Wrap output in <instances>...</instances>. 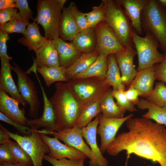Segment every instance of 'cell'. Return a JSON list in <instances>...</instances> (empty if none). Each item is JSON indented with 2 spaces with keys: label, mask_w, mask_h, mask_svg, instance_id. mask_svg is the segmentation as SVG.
Wrapping results in <instances>:
<instances>
[{
  "label": "cell",
  "mask_w": 166,
  "mask_h": 166,
  "mask_svg": "<svg viewBox=\"0 0 166 166\" xmlns=\"http://www.w3.org/2000/svg\"><path fill=\"white\" fill-rule=\"evenodd\" d=\"M128 131L118 134L109 144L106 152L116 156L125 151L127 162L133 154L166 166V128L164 125L142 117L126 121Z\"/></svg>",
  "instance_id": "obj_1"
},
{
  "label": "cell",
  "mask_w": 166,
  "mask_h": 166,
  "mask_svg": "<svg viewBox=\"0 0 166 166\" xmlns=\"http://www.w3.org/2000/svg\"><path fill=\"white\" fill-rule=\"evenodd\" d=\"M55 93L49 99L53 106L59 130L74 127L83 106L68 87L66 83L55 85Z\"/></svg>",
  "instance_id": "obj_2"
},
{
  "label": "cell",
  "mask_w": 166,
  "mask_h": 166,
  "mask_svg": "<svg viewBox=\"0 0 166 166\" xmlns=\"http://www.w3.org/2000/svg\"><path fill=\"white\" fill-rule=\"evenodd\" d=\"M142 30L152 34L166 52V11L158 0H149L141 14Z\"/></svg>",
  "instance_id": "obj_3"
},
{
  "label": "cell",
  "mask_w": 166,
  "mask_h": 166,
  "mask_svg": "<svg viewBox=\"0 0 166 166\" xmlns=\"http://www.w3.org/2000/svg\"><path fill=\"white\" fill-rule=\"evenodd\" d=\"M106 9L105 22L113 29L125 49L135 47L130 20L117 0H102Z\"/></svg>",
  "instance_id": "obj_4"
},
{
  "label": "cell",
  "mask_w": 166,
  "mask_h": 166,
  "mask_svg": "<svg viewBox=\"0 0 166 166\" xmlns=\"http://www.w3.org/2000/svg\"><path fill=\"white\" fill-rule=\"evenodd\" d=\"M66 83L83 106L105 95L111 87L106 78L97 77L73 78Z\"/></svg>",
  "instance_id": "obj_5"
},
{
  "label": "cell",
  "mask_w": 166,
  "mask_h": 166,
  "mask_svg": "<svg viewBox=\"0 0 166 166\" xmlns=\"http://www.w3.org/2000/svg\"><path fill=\"white\" fill-rule=\"evenodd\" d=\"M37 14L33 20L40 24L48 40L59 38V24L61 9L58 0H39L37 4Z\"/></svg>",
  "instance_id": "obj_6"
},
{
  "label": "cell",
  "mask_w": 166,
  "mask_h": 166,
  "mask_svg": "<svg viewBox=\"0 0 166 166\" xmlns=\"http://www.w3.org/2000/svg\"><path fill=\"white\" fill-rule=\"evenodd\" d=\"M145 33V36L142 37L132 28V41L138 57L137 71L160 63L164 58V54L158 50L159 44L157 40L150 33Z\"/></svg>",
  "instance_id": "obj_7"
},
{
  "label": "cell",
  "mask_w": 166,
  "mask_h": 166,
  "mask_svg": "<svg viewBox=\"0 0 166 166\" xmlns=\"http://www.w3.org/2000/svg\"><path fill=\"white\" fill-rule=\"evenodd\" d=\"M30 135L25 136L14 133L7 130L9 137L17 142L26 151L33 161V166H43L42 161L45 153L50 150L41 138L38 128L34 125L30 126Z\"/></svg>",
  "instance_id": "obj_8"
},
{
  "label": "cell",
  "mask_w": 166,
  "mask_h": 166,
  "mask_svg": "<svg viewBox=\"0 0 166 166\" xmlns=\"http://www.w3.org/2000/svg\"><path fill=\"white\" fill-rule=\"evenodd\" d=\"M13 64L14 66H12V70L15 72L18 77V91L30 106L28 114L31 118H36L39 112L40 102L35 84L26 72L16 63L13 62Z\"/></svg>",
  "instance_id": "obj_9"
},
{
  "label": "cell",
  "mask_w": 166,
  "mask_h": 166,
  "mask_svg": "<svg viewBox=\"0 0 166 166\" xmlns=\"http://www.w3.org/2000/svg\"><path fill=\"white\" fill-rule=\"evenodd\" d=\"M94 28L97 38L96 50L100 54L108 56L126 50L115 32L105 21L99 23Z\"/></svg>",
  "instance_id": "obj_10"
},
{
  "label": "cell",
  "mask_w": 166,
  "mask_h": 166,
  "mask_svg": "<svg viewBox=\"0 0 166 166\" xmlns=\"http://www.w3.org/2000/svg\"><path fill=\"white\" fill-rule=\"evenodd\" d=\"M39 133L52 135L63 141L65 144L73 147L86 155L90 161L94 159L93 154L83 140L81 128L73 127L58 131H51L43 129L38 130Z\"/></svg>",
  "instance_id": "obj_11"
},
{
  "label": "cell",
  "mask_w": 166,
  "mask_h": 166,
  "mask_svg": "<svg viewBox=\"0 0 166 166\" xmlns=\"http://www.w3.org/2000/svg\"><path fill=\"white\" fill-rule=\"evenodd\" d=\"M130 113L121 118H110L105 117L101 113L99 114L98 126L97 134L100 136L101 143L99 148L102 154L106 151L107 147L115 137L118 131L123 124L129 118L133 117Z\"/></svg>",
  "instance_id": "obj_12"
},
{
  "label": "cell",
  "mask_w": 166,
  "mask_h": 166,
  "mask_svg": "<svg viewBox=\"0 0 166 166\" xmlns=\"http://www.w3.org/2000/svg\"><path fill=\"white\" fill-rule=\"evenodd\" d=\"M44 142L48 146L50 152L49 156L56 160L64 158L73 160H85L87 156L75 148L60 142L55 137H51L44 134L39 133Z\"/></svg>",
  "instance_id": "obj_13"
},
{
  "label": "cell",
  "mask_w": 166,
  "mask_h": 166,
  "mask_svg": "<svg viewBox=\"0 0 166 166\" xmlns=\"http://www.w3.org/2000/svg\"><path fill=\"white\" fill-rule=\"evenodd\" d=\"M36 77L39 83L42 90L44 103V108L42 114L39 118H30L27 122V126L34 125L38 128H44V129L49 131H58L54 112L52 105L48 99L38 77Z\"/></svg>",
  "instance_id": "obj_14"
},
{
  "label": "cell",
  "mask_w": 166,
  "mask_h": 166,
  "mask_svg": "<svg viewBox=\"0 0 166 166\" xmlns=\"http://www.w3.org/2000/svg\"><path fill=\"white\" fill-rule=\"evenodd\" d=\"M99 114L86 126L81 128L83 137L90 147L94 156L93 160L89 161V166H108L109 164L108 161L102 155L97 142V129L99 123Z\"/></svg>",
  "instance_id": "obj_15"
},
{
  "label": "cell",
  "mask_w": 166,
  "mask_h": 166,
  "mask_svg": "<svg viewBox=\"0 0 166 166\" xmlns=\"http://www.w3.org/2000/svg\"><path fill=\"white\" fill-rule=\"evenodd\" d=\"M123 52L115 54L117 62L121 73L122 81L128 87L135 78L137 71L133 64L134 57L137 54L135 47L126 49Z\"/></svg>",
  "instance_id": "obj_16"
},
{
  "label": "cell",
  "mask_w": 166,
  "mask_h": 166,
  "mask_svg": "<svg viewBox=\"0 0 166 166\" xmlns=\"http://www.w3.org/2000/svg\"><path fill=\"white\" fill-rule=\"evenodd\" d=\"M20 103L0 90V111L8 118L20 125L27 126L28 119L25 116V108L20 109Z\"/></svg>",
  "instance_id": "obj_17"
},
{
  "label": "cell",
  "mask_w": 166,
  "mask_h": 166,
  "mask_svg": "<svg viewBox=\"0 0 166 166\" xmlns=\"http://www.w3.org/2000/svg\"><path fill=\"white\" fill-rule=\"evenodd\" d=\"M10 60L1 58L0 90L9 94L11 97L18 101L23 107H25L27 104L19 93L12 78L11 73L12 66L10 63Z\"/></svg>",
  "instance_id": "obj_18"
},
{
  "label": "cell",
  "mask_w": 166,
  "mask_h": 166,
  "mask_svg": "<svg viewBox=\"0 0 166 166\" xmlns=\"http://www.w3.org/2000/svg\"><path fill=\"white\" fill-rule=\"evenodd\" d=\"M156 64L147 68L137 71V73L128 88L137 90L140 96L146 98L153 89L156 80Z\"/></svg>",
  "instance_id": "obj_19"
},
{
  "label": "cell",
  "mask_w": 166,
  "mask_h": 166,
  "mask_svg": "<svg viewBox=\"0 0 166 166\" xmlns=\"http://www.w3.org/2000/svg\"><path fill=\"white\" fill-rule=\"evenodd\" d=\"M124 8L129 18L132 27L139 35L143 34L141 14L149 0H117Z\"/></svg>",
  "instance_id": "obj_20"
},
{
  "label": "cell",
  "mask_w": 166,
  "mask_h": 166,
  "mask_svg": "<svg viewBox=\"0 0 166 166\" xmlns=\"http://www.w3.org/2000/svg\"><path fill=\"white\" fill-rule=\"evenodd\" d=\"M36 54V58H33L34 63L31 68L36 69L37 67L60 66L57 53L52 40H48L37 50Z\"/></svg>",
  "instance_id": "obj_21"
},
{
  "label": "cell",
  "mask_w": 166,
  "mask_h": 166,
  "mask_svg": "<svg viewBox=\"0 0 166 166\" xmlns=\"http://www.w3.org/2000/svg\"><path fill=\"white\" fill-rule=\"evenodd\" d=\"M52 42L57 53L60 66L65 69L72 65L83 53L77 49L72 42H66L59 38Z\"/></svg>",
  "instance_id": "obj_22"
},
{
  "label": "cell",
  "mask_w": 166,
  "mask_h": 166,
  "mask_svg": "<svg viewBox=\"0 0 166 166\" xmlns=\"http://www.w3.org/2000/svg\"><path fill=\"white\" fill-rule=\"evenodd\" d=\"M38 24L34 21L29 23L23 36L18 40V43L26 46L29 50H33L35 53L48 41L40 33Z\"/></svg>",
  "instance_id": "obj_23"
},
{
  "label": "cell",
  "mask_w": 166,
  "mask_h": 166,
  "mask_svg": "<svg viewBox=\"0 0 166 166\" xmlns=\"http://www.w3.org/2000/svg\"><path fill=\"white\" fill-rule=\"evenodd\" d=\"M79 33L78 28L69 6L61 12L59 24V38L64 41H72Z\"/></svg>",
  "instance_id": "obj_24"
},
{
  "label": "cell",
  "mask_w": 166,
  "mask_h": 166,
  "mask_svg": "<svg viewBox=\"0 0 166 166\" xmlns=\"http://www.w3.org/2000/svg\"><path fill=\"white\" fill-rule=\"evenodd\" d=\"M72 42L75 47L82 53L94 51L97 46V38L95 28H89L79 32Z\"/></svg>",
  "instance_id": "obj_25"
},
{
  "label": "cell",
  "mask_w": 166,
  "mask_h": 166,
  "mask_svg": "<svg viewBox=\"0 0 166 166\" xmlns=\"http://www.w3.org/2000/svg\"><path fill=\"white\" fill-rule=\"evenodd\" d=\"M99 55L96 50L91 52L83 53L72 65L66 69L65 76L69 81L77 74L87 69L96 60Z\"/></svg>",
  "instance_id": "obj_26"
},
{
  "label": "cell",
  "mask_w": 166,
  "mask_h": 166,
  "mask_svg": "<svg viewBox=\"0 0 166 166\" xmlns=\"http://www.w3.org/2000/svg\"><path fill=\"white\" fill-rule=\"evenodd\" d=\"M137 106L140 109H148V112L142 115V117L153 120L156 123L166 126V106L158 105L143 98L140 99Z\"/></svg>",
  "instance_id": "obj_27"
},
{
  "label": "cell",
  "mask_w": 166,
  "mask_h": 166,
  "mask_svg": "<svg viewBox=\"0 0 166 166\" xmlns=\"http://www.w3.org/2000/svg\"><path fill=\"white\" fill-rule=\"evenodd\" d=\"M108 68L106 73V80L108 83L115 90H125L121 79L120 70L117 64L115 54L108 56Z\"/></svg>",
  "instance_id": "obj_28"
},
{
  "label": "cell",
  "mask_w": 166,
  "mask_h": 166,
  "mask_svg": "<svg viewBox=\"0 0 166 166\" xmlns=\"http://www.w3.org/2000/svg\"><path fill=\"white\" fill-rule=\"evenodd\" d=\"M112 90L111 88L101 100V113L108 118H122L124 117L126 111L121 109L114 101Z\"/></svg>",
  "instance_id": "obj_29"
},
{
  "label": "cell",
  "mask_w": 166,
  "mask_h": 166,
  "mask_svg": "<svg viewBox=\"0 0 166 166\" xmlns=\"http://www.w3.org/2000/svg\"><path fill=\"white\" fill-rule=\"evenodd\" d=\"M108 56L100 54L96 60L87 69L77 74L72 79L91 77L106 78L108 68Z\"/></svg>",
  "instance_id": "obj_30"
},
{
  "label": "cell",
  "mask_w": 166,
  "mask_h": 166,
  "mask_svg": "<svg viewBox=\"0 0 166 166\" xmlns=\"http://www.w3.org/2000/svg\"><path fill=\"white\" fill-rule=\"evenodd\" d=\"M105 95L83 106L74 127L81 128L86 126L94 117L101 113L100 102L102 98Z\"/></svg>",
  "instance_id": "obj_31"
},
{
  "label": "cell",
  "mask_w": 166,
  "mask_h": 166,
  "mask_svg": "<svg viewBox=\"0 0 166 166\" xmlns=\"http://www.w3.org/2000/svg\"><path fill=\"white\" fill-rule=\"evenodd\" d=\"M36 69L42 77L48 87L55 82L69 81L65 76L66 69L63 67H37Z\"/></svg>",
  "instance_id": "obj_32"
},
{
  "label": "cell",
  "mask_w": 166,
  "mask_h": 166,
  "mask_svg": "<svg viewBox=\"0 0 166 166\" xmlns=\"http://www.w3.org/2000/svg\"><path fill=\"white\" fill-rule=\"evenodd\" d=\"M29 19L22 17L18 12L10 21L0 25V31L7 34L17 33L23 35L26 26L30 23Z\"/></svg>",
  "instance_id": "obj_33"
},
{
  "label": "cell",
  "mask_w": 166,
  "mask_h": 166,
  "mask_svg": "<svg viewBox=\"0 0 166 166\" xmlns=\"http://www.w3.org/2000/svg\"><path fill=\"white\" fill-rule=\"evenodd\" d=\"M7 144L18 163L24 166H34L30 156L17 142L10 140Z\"/></svg>",
  "instance_id": "obj_34"
},
{
  "label": "cell",
  "mask_w": 166,
  "mask_h": 166,
  "mask_svg": "<svg viewBox=\"0 0 166 166\" xmlns=\"http://www.w3.org/2000/svg\"><path fill=\"white\" fill-rule=\"evenodd\" d=\"M105 7L103 2L99 6L93 7L91 11L86 13L89 28H95L99 23L105 21Z\"/></svg>",
  "instance_id": "obj_35"
},
{
  "label": "cell",
  "mask_w": 166,
  "mask_h": 166,
  "mask_svg": "<svg viewBox=\"0 0 166 166\" xmlns=\"http://www.w3.org/2000/svg\"><path fill=\"white\" fill-rule=\"evenodd\" d=\"M161 106H166V85L163 82H156L155 87L145 98Z\"/></svg>",
  "instance_id": "obj_36"
},
{
  "label": "cell",
  "mask_w": 166,
  "mask_h": 166,
  "mask_svg": "<svg viewBox=\"0 0 166 166\" xmlns=\"http://www.w3.org/2000/svg\"><path fill=\"white\" fill-rule=\"evenodd\" d=\"M69 6L77 26L79 32L89 28L86 13L80 11L74 2L70 3Z\"/></svg>",
  "instance_id": "obj_37"
},
{
  "label": "cell",
  "mask_w": 166,
  "mask_h": 166,
  "mask_svg": "<svg viewBox=\"0 0 166 166\" xmlns=\"http://www.w3.org/2000/svg\"><path fill=\"white\" fill-rule=\"evenodd\" d=\"M112 93L117 101V104L120 108L125 111L135 112L137 109L127 98L124 91L112 90Z\"/></svg>",
  "instance_id": "obj_38"
},
{
  "label": "cell",
  "mask_w": 166,
  "mask_h": 166,
  "mask_svg": "<svg viewBox=\"0 0 166 166\" xmlns=\"http://www.w3.org/2000/svg\"><path fill=\"white\" fill-rule=\"evenodd\" d=\"M44 159L53 166H80L81 160L67 159L64 158L60 160L53 159L48 155H45Z\"/></svg>",
  "instance_id": "obj_39"
},
{
  "label": "cell",
  "mask_w": 166,
  "mask_h": 166,
  "mask_svg": "<svg viewBox=\"0 0 166 166\" xmlns=\"http://www.w3.org/2000/svg\"><path fill=\"white\" fill-rule=\"evenodd\" d=\"M0 120L14 127L18 132L21 134L23 136H29L31 134V128L26 126L20 125L10 120L1 112Z\"/></svg>",
  "instance_id": "obj_40"
},
{
  "label": "cell",
  "mask_w": 166,
  "mask_h": 166,
  "mask_svg": "<svg viewBox=\"0 0 166 166\" xmlns=\"http://www.w3.org/2000/svg\"><path fill=\"white\" fill-rule=\"evenodd\" d=\"M18 163L7 144L0 145V164Z\"/></svg>",
  "instance_id": "obj_41"
},
{
  "label": "cell",
  "mask_w": 166,
  "mask_h": 166,
  "mask_svg": "<svg viewBox=\"0 0 166 166\" xmlns=\"http://www.w3.org/2000/svg\"><path fill=\"white\" fill-rule=\"evenodd\" d=\"M15 7L18 8L20 15L22 17L33 20L32 11L29 8L27 0H15Z\"/></svg>",
  "instance_id": "obj_42"
},
{
  "label": "cell",
  "mask_w": 166,
  "mask_h": 166,
  "mask_svg": "<svg viewBox=\"0 0 166 166\" xmlns=\"http://www.w3.org/2000/svg\"><path fill=\"white\" fill-rule=\"evenodd\" d=\"M164 58L160 63L156 64V80L166 84V52L164 53Z\"/></svg>",
  "instance_id": "obj_43"
},
{
  "label": "cell",
  "mask_w": 166,
  "mask_h": 166,
  "mask_svg": "<svg viewBox=\"0 0 166 166\" xmlns=\"http://www.w3.org/2000/svg\"><path fill=\"white\" fill-rule=\"evenodd\" d=\"M9 34L0 31V57L11 60L13 58L9 56L7 53L6 42L10 40Z\"/></svg>",
  "instance_id": "obj_44"
},
{
  "label": "cell",
  "mask_w": 166,
  "mask_h": 166,
  "mask_svg": "<svg viewBox=\"0 0 166 166\" xmlns=\"http://www.w3.org/2000/svg\"><path fill=\"white\" fill-rule=\"evenodd\" d=\"M16 8H11L0 10V25H2L12 20L18 13Z\"/></svg>",
  "instance_id": "obj_45"
},
{
  "label": "cell",
  "mask_w": 166,
  "mask_h": 166,
  "mask_svg": "<svg viewBox=\"0 0 166 166\" xmlns=\"http://www.w3.org/2000/svg\"><path fill=\"white\" fill-rule=\"evenodd\" d=\"M127 99L134 105H137L140 101L138 97L140 96L139 92L134 88L129 87L124 91Z\"/></svg>",
  "instance_id": "obj_46"
},
{
  "label": "cell",
  "mask_w": 166,
  "mask_h": 166,
  "mask_svg": "<svg viewBox=\"0 0 166 166\" xmlns=\"http://www.w3.org/2000/svg\"><path fill=\"white\" fill-rule=\"evenodd\" d=\"M10 138L7 132V129L0 124V144H7L10 140Z\"/></svg>",
  "instance_id": "obj_47"
},
{
  "label": "cell",
  "mask_w": 166,
  "mask_h": 166,
  "mask_svg": "<svg viewBox=\"0 0 166 166\" xmlns=\"http://www.w3.org/2000/svg\"><path fill=\"white\" fill-rule=\"evenodd\" d=\"M16 8L15 0H0V10Z\"/></svg>",
  "instance_id": "obj_48"
},
{
  "label": "cell",
  "mask_w": 166,
  "mask_h": 166,
  "mask_svg": "<svg viewBox=\"0 0 166 166\" xmlns=\"http://www.w3.org/2000/svg\"><path fill=\"white\" fill-rule=\"evenodd\" d=\"M0 165L2 166H24L18 163L15 164L9 163H3L0 164Z\"/></svg>",
  "instance_id": "obj_49"
},
{
  "label": "cell",
  "mask_w": 166,
  "mask_h": 166,
  "mask_svg": "<svg viewBox=\"0 0 166 166\" xmlns=\"http://www.w3.org/2000/svg\"><path fill=\"white\" fill-rule=\"evenodd\" d=\"M58 2L60 6L61 10H63L65 4L66 2V0H58Z\"/></svg>",
  "instance_id": "obj_50"
},
{
  "label": "cell",
  "mask_w": 166,
  "mask_h": 166,
  "mask_svg": "<svg viewBox=\"0 0 166 166\" xmlns=\"http://www.w3.org/2000/svg\"><path fill=\"white\" fill-rule=\"evenodd\" d=\"M161 5L164 8H166V0H158Z\"/></svg>",
  "instance_id": "obj_51"
},
{
  "label": "cell",
  "mask_w": 166,
  "mask_h": 166,
  "mask_svg": "<svg viewBox=\"0 0 166 166\" xmlns=\"http://www.w3.org/2000/svg\"><path fill=\"white\" fill-rule=\"evenodd\" d=\"M85 160H81L80 163V166H84V163Z\"/></svg>",
  "instance_id": "obj_52"
},
{
  "label": "cell",
  "mask_w": 166,
  "mask_h": 166,
  "mask_svg": "<svg viewBox=\"0 0 166 166\" xmlns=\"http://www.w3.org/2000/svg\"><path fill=\"white\" fill-rule=\"evenodd\" d=\"M147 166H154V165H148Z\"/></svg>",
  "instance_id": "obj_53"
},
{
  "label": "cell",
  "mask_w": 166,
  "mask_h": 166,
  "mask_svg": "<svg viewBox=\"0 0 166 166\" xmlns=\"http://www.w3.org/2000/svg\"><path fill=\"white\" fill-rule=\"evenodd\" d=\"M165 10H166V8H165Z\"/></svg>",
  "instance_id": "obj_54"
},
{
  "label": "cell",
  "mask_w": 166,
  "mask_h": 166,
  "mask_svg": "<svg viewBox=\"0 0 166 166\" xmlns=\"http://www.w3.org/2000/svg\"><path fill=\"white\" fill-rule=\"evenodd\" d=\"M0 166H2L1 165H0Z\"/></svg>",
  "instance_id": "obj_55"
}]
</instances>
